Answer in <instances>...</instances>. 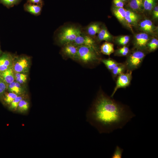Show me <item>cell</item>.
I'll list each match as a JSON object with an SVG mask.
<instances>
[{
  "label": "cell",
  "mask_w": 158,
  "mask_h": 158,
  "mask_svg": "<svg viewBox=\"0 0 158 158\" xmlns=\"http://www.w3.org/2000/svg\"><path fill=\"white\" fill-rule=\"evenodd\" d=\"M135 116L129 108L102 92L86 113L87 121L100 133L122 128Z\"/></svg>",
  "instance_id": "obj_1"
},
{
  "label": "cell",
  "mask_w": 158,
  "mask_h": 158,
  "mask_svg": "<svg viewBox=\"0 0 158 158\" xmlns=\"http://www.w3.org/2000/svg\"><path fill=\"white\" fill-rule=\"evenodd\" d=\"M82 33L80 29L73 26L63 28L58 35L59 43L64 45L73 42L76 38Z\"/></svg>",
  "instance_id": "obj_2"
},
{
  "label": "cell",
  "mask_w": 158,
  "mask_h": 158,
  "mask_svg": "<svg viewBox=\"0 0 158 158\" xmlns=\"http://www.w3.org/2000/svg\"><path fill=\"white\" fill-rule=\"evenodd\" d=\"M74 59L86 63L95 61L98 59L97 49L88 46H78Z\"/></svg>",
  "instance_id": "obj_3"
},
{
  "label": "cell",
  "mask_w": 158,
  "mask_h": 158,
  "mask_svg": "<svg viewBox=\"0 0 158 158\" xmlns=\"http://www.w3.org/2000/svg\"><path fill=\"white\" fill-rule=\"evenodd\" d=\"M29 57L21 56L14 59L12 68L14 73H26L29 71L30 65Z\"/></svg>",
  "instance_id": "obj_4"
},
{
  "label": "cell",
  "mask_w": 158,
  "mask_h": 158,
  "mask_svg": "<svg viewBox=\"0 0 158 158\" xmlns=\"http://www.w3.org/2000/svg\"><path fill=\"white\" fill-rule=\"evenodd\" d=\"M145 53L140 51L133 52L128 57L126 62V66L129 70L135 69L141 63L145 56Z\"/></svg>",
  "instance_id": "obj_5"
},
{
  "label": "cell",
  "mask_w": 158,
  "mask_h": 158,
  "mask_svg": "<svg viewBox=\"0 0 158 158\" xmlns=\"http://www.w3.org/2000/svg\"><path fill=\"white\" fill-rule=\"evenodd\" d=\"M132 71L128 70L126 73H122L118 75L116 85L112 93V97L117 90L119 88H125L130 84L132 79Z\"/></svg>",
  "instance_id": "obj_6"
},
{
  "label": "cell",
  "mask_w": 158,
  "mask_h": 158,
  "mask_svg": "<svg viewBox=\"0 0 158 158\" xmlns=\"http://www.w3.org/2000/svg\"><path fill=\"white\" fill-rule=\"evenodd\" d=\"M72 43L78 47L86 46L97 49L94 40L89 36L83 35L82 33Z\"/></svg>",
  "instance_id": "obj_7"
},
{
  "label": "cell",
  "mask_w": 158,
  "mask_h": 158,
  "mask_svg": "<svg viewBox=\"0 0 158 158\" xmlns=\"http://www.w3.org/2000/svg\"><path fill=\"white\" fill-rule=\"evenodd\" d=\"M14 58L9 53H5L0 56V73L12 67Z\"/></svg>",
  "instance_id": "obj_8"
},
{
  "label": "cell",
  "mask_w": 158,
  "mask_h": 158,
  "mask_svg": "<svg viewBox=\"0 0 158 158\" xmlns=\"http://www.w3.org/2000/svg\"><path fill=\"white\" fill-rule=\"evenodd\" d=\"M62 51L67 56L74 59L76 54L78 47L73 43H70L63 45Z\"/></svg>",
  "instance_id": "obj_9"
},
{
  "label": "cell",
  "mask_w": 158,
  "mask_h": 158,
  "mask_svg": "<svg viewBox=\"0 0 158 158\" xmlns=\"http://www.w3.org/2000/svg\"><path fill=\"white\" fill-rule=\"evenodd\" d=\"M135 45L140 48L146 47L149 40V36L145 33L138 34L135 36Z\"/></svg>",
  "instance_id": "obj_10"
},
{
  "label": "cell",
  "mask_w": 158,
  "mask_h": 158,
  "mask_svg": "<svg viewBox=\"0 0 158 158\" xmlns=\"http://www.w3.org/2000/svg\"><path fill=\"white\" fill-rule=\"evenodd\" d=\"M42 6L28 2L25 3L24 5V10L35 16H38L41 13Z\"/></svg>",
  "instance_id": "obj_11"
},
{
  "label": "cell",
  "mask_w": 158,
  "mask_h": 158,
  "mask_svg": "<svg viewBox=\"0 0 158 158\" xmlns=\"http://www.w3.org/2000/svg\"><path fill=\"white\" fill-rule=\"evenodd\" d=\"M7 89L9 92L14 93L18 95L23 94L25 93V88L21 84L15 80L8 85Z\"/></svg>",
  "instance_id": "obj_12"
},
{
  "label": "cell",
  "mask_w": 158,
  "mask_h": 158,
  "mask_svg": "<svg viewBox=\"0 0 158 158\" xmlns=\"http://www.w3.org/2000/svg\"><path fill=\"white\" fill-rule=\"evenodd\" d=\"M0 76L8 85L11 83L15 80L14 73L12 67L0 72Z\"/></svg>",
  "instance_id": "obj_13"
},
{
  "label": "cell",
  "mask_w": 158,
  "mask_h": 158,
  "mask_svg": "<svg viewBox=\"0 0 158 158\" xmlns=\"http://www.w3.org/2000/svg\"><path fill=\"white\" fill-rule=\"evenodd\" d=\"M126 10L123 8L115 6L113 8V12L116 18L120 22L125 21Z\"/></svg>",
  "instance_id": "obj_14"
},
{
  "label": "cell",
  "mask_w": 158,
  "mask_h": 158,
  "mask_svg": "<svg viewBox=\"0 0 158 158\" xmlns=\"http://www.w3.org/2000/svg\"><path fill=\"white\" fill-rule=\"evenodd\" d=\"M138 15L133 11L130 10H126L125 21L128 24H135L138 20Z\"/></svg>",
  "instance_id": "obj_15"
},
{
  "label": "cell",
  "mask_w": 158,
  "mask_h": 158,
  "mask_svg": "<svg viewBox=\"0 0 158 158\" xmlns=\"http://www.w3.org/2000/svg\"><path fill=\"white\" fill-rule=\"evenodd\" d=\"M140 26L142 30L147 32H152L154 29L152 22L148 19H145L141 22Z\"/></svg>",
  "instance_id": "obj_16"
},
{
  "label": "cell",
  "mask_w": 158,
  "mask_h": 158,
  "mask_svg": "<svg viewBox=\"0 0 158 158\" xmlns=\"http://www.w3.org/2000/svg\"><path fill=\"white\" fill-rule=\"evenodd\" d=\"M100 51L102 54L109 56L114 51V45L112 43L105 42L101 45Z\"/></svg>",
  "instance_id": "obj_17"
},
{
  "label": "cell",
  "mask_w": 158,
  "mask_h": 158,
  "mask_svg": "<svg viewBox=\"0 0 158 158\" xmlns=\"http://www.w3.org/2000/svg\"><path fill=\"white\" fill-rule=\"evenodd\" d=\"M111 36L105 28H101L98 33V38L100 41H109L111 39Z\"/></svg>",
  "instance_id": "obj_18"
},
{
  "label": "cell",
  "mask_w": 158,
  "mask_h": 158,
  "mask_svg": "<svg viewBox=\"0 0 158 158\" xmlns=\"http://www.w3.org/2000/svg\"><path fill=\"white\" fill-rule=\"evenodd\" d=\"M101 29L99 25L93 23L90 25L87 28V32L90 36H94L98 33Z\"/></svg>",
  "instance_id": "obj_19"
},
{
  "label": "cell",
  "mask_w": 158,
  "mask_h": 158,
  "mask_svg": "<svg viewBox=\"0 0 158 158\" xmlns=\"http://www.w3.org/2000/svg\"><path fill=\"white\" fill-rule=\"evenodd\" d=\"M129 6L134 10L139 11L143 7V0H130Z\"/></svg>",
  "instance_id": "obj_20"
},
{
  "label": "cell",
  "mask_w": 158,
  "mask_h": 158,
  "mask_svg": "<svg viewBox=\"0 0 158 158\" xmlns=\"http://www.w3.org/2000/svg\"><path fill=\"white\" fill-rule=\"evenodd\" d=\"M15 80L21 84L25 83L27 79L28 75L24 73H14Z\"/></svg>",
  "instance_id": "obj_21"
},
{
  "label": "cell",
  "mask_w": 158,
  "mask_h": 158,
  "mask_svg": "<svg viewBox=\"0 0 158 158\" xmlns=\"http://www.w3.org/2000/svg\"><path fill=\"white\" fill-rule=\"evenodd\" d=\"M125 68L126 66L124 64L119 63L111 71L113 75L116 77L123 73Z\"/></svg>",
  "instance_id": "obj_22"
},
{
  "label": "cell",
  "mask_w": 158,
  "mask_h": 158,
  "mask_svg": "<svg viewBox=\"0 0 158 158\" xmlns=\"http://www.w3.org/2000/svg\"><path fill=\"white\" fill-rule=\"evenodd\" d=\"M102 61L107 68L110 71H111L119 63L111 59H103L102 60Z\"/></svg>",
  "instance_id": "obj_23"
},
{
  "label": "cell",
  "mask_w": 158,
  "mask_h": 158,
  "mask_svg": "<svg viewBox=\"0 0 158 158\" xmlns=\"http://www.w3.org/2000/svg\"><path fill=\"white\" fill-rule=\"evenodd\" d=\"M29 107V102L23 99L19 102L17 109L20 112L23 113L27 111L28 110Z\"/></svg>",
  "instance_id": "obj_24"
},
{
  "label": "cell",
  "mask_w": 158,
  "mask_h": 158,
  "mask_svg": "<svg viewBox=\"0 0 158 158\" xmlns=\"http://www.w3.org/2000/svg\"><path fill=\"white\" fill-rule=\"evenodd\" d=\"M18 96V95L14 93L9 92L5 94L4 100L6 104H10Z\"/></svg>",
  "instance_id": "obj_25"
},
{
  "label": "cell",
  "mask_w": 158,
  "mask_h": 158,
  "mask_svg": "<svg viewBox=\"0 0 158 158\" xmlns=\"http://www.w3.org/2000/svg\"><path fill=\"white\" fill-rule=\"evenodd\" d=\"M22 0H0V3L8 8L12 7L19 4Z\"/></svg>",
  "instance_id": "obj_26"
},
{
  "label": "cell",
  "mask_w": 158,
  "mask_h": 158,
  "mask_svg": "<svg viewBox=\"0 0 158 158\" xmlns=\"http://www.w3.org/2000/svg\"><path fill=\"white\" fill-rule=\"evenodd\" d=\"M23 99V97L21 96H18L10 104L9 109L12 111H15L17 109L18 105L20 101Z\"/></svg>",
  "instance_id": "obj_27"
},
{
  "label": "cell",
  "mask_w": 158,
  "mask_h": 158,
  "mask_svg": "<svg viewBox=\"0 0 158 158\" xmlns=\"http://www.w3.org/2000/svg\"><path fill=\"white\" fill-rule=\"evenodd\" d=\"M155 0H143V8L147 11H150L154 6Z\"/></svg>",
  "instance_id": "obj_28"
},
{
  "label": "cell",
  "mask_w": 158,
  "mask_h": 158,
  "mask_svg": "<svg viewBox=\"0 0 158 158\" xmlns=\"http://www.w3.org/2000/svg\"><path fill=\"white\" fill-rule=\"evenodd\" d=\"M147 46L150 51H153L156 50L158 47V40L154 38L148 42Z\"/></svg>",
  "instance_id": "obj_29"
},
{
  "label": "cell",
  "mask_w": 158,
  "mask_h": 158,
  "mask_svg": "<svg viewBox=\"0 0 158 158\" xmlns=\"http://www.w3.org/2000/svg\"><path fill=\"white\" fill-rule=\"evenodd\" d=\"M123 150L119 146L117 145L116 147L114 153L112 155L111 158H121Z\"/></svg>",
  "instance_id": "obj_30"
},
{
  "label": "cell",
  "mask_w": 158,
  "mask_h": 158,
  "mask_svg": "<svg viewBox=\"0 0 158 158\" xmlns=\"http://www.w3.org/2000/svg\"><path fill=\"white\" fill-rule=\"evenodd\" d=\"M8 84L0 76V97L5 93L7 89Z\"/></svg>",
  "instance_id": "obj_31"
},
{
  "label": "cell",
  "mask_w": 158,
  "mask_h": 158,
  "mask_svg": "<svg viewBox=\"0 0 158 158\" xmlns=\"http://www.w3.org/2000/svg\"><path fill=\"white\" fill-rule=\"evenodd\" d=\"M129 51V50L128 48L125 46H124L117 50L116 53L119 56H124L128 55Z\"/></svg>",
  "instance_id": "obj_32"
},
{
  "label": "cell",
  "mask_w": 158,
  "mask_h": 158,
  "mask_svg": "<svg viewBox=\"0 0 158 158\" xmlns=\"http://www.w3.org/2000/svg\"><path fill=\"white\" fill-rule=\"evenodd\" d=\"M129 40V37L128 35H125L119 38L118 39L117 42L119 44L125 46L128 43Z\"/></svg>",
  "instance_id": "obj_33"
},
{
  "label": "cell",
  "mask_w": 158,
  "mask_h": 158,
  "mask_svg": "<svg viewBox=\"0 0 158 158\" xmlns=\"http://www.w3.org/2000/svg\"><path fill=\"white\" fill-rule=\"evenodd\" d=\"M113 2L115 6L119 8H123L124 3L122 0H113Z\"/></svg>",
  "instance_id": "obj_34"
},
{
  "label": "cell",
  "mask_w": 158,
  "mask_h": 158,
  "mask_svg": "<svg viewBox=\"0 0 158 158\" xmlns=\"http://www.w3.org/2000/svg\"><path fill=\"white\" fill-rule=\"evenodd\" d=\"M27 2L30 3L40 5L43 6L44 4L42 0H27Z\"/></svg>",
  "instance_id": "obj_35"
},
{
  "label": "cell",
  "mask_w": 158,
  "mask_h": 158,
  "mask_svg": "<svg viewBox=\"0 0 158 158\" xmlns=\"http://www.w3.org/2000/svg\"><path fill=\"white\" fill-rule=\"evenodd\" d=\"M153 15L154 18H158V6H156L153 8Z\"/></svg>",
  "instance_id": "obj_36"
},
{
  "label": "cell",
  "mask_w": 158,
  "mask_h": 158,
  "mask_svg": "<svg viewBox=\"0 0 158 158\" xmlns=\"http://www.w3.org/2000/svg\"><path fill=\"white\" fill-rule=\"evenodd\" d=\"M123 1H125L127 0H122Z\"/></svg>",
  "instance_id": "obj_37"
}]
</instances>
